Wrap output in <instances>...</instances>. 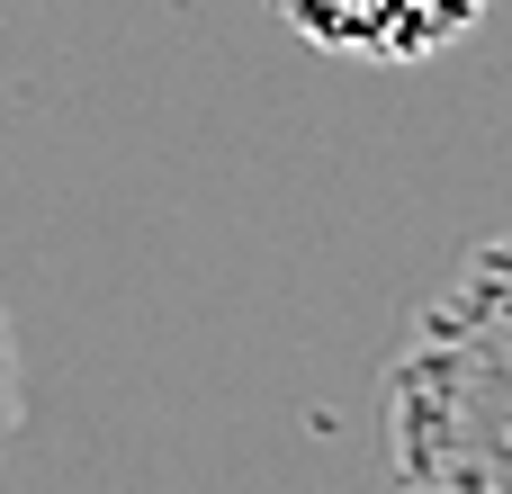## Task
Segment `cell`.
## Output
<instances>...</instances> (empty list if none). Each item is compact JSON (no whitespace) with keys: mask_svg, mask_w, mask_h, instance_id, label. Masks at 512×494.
I'll use <instances>...</instances> for the list:
<instances>
[{"mask_svg":"<svg viewBox=\"0 0 512 494\" xmlns=\"http://www.w3.org/2000/svg\"><path fill=\"white\" fill-rule=\"evenodd\" d=\"M396 494H512V234L477 243L387 360Z\"/></svg>","mask_w":512,"mask_h":494,"instance_id":"1","label":"cell"},{"mask_svg":"<svg viewBox=\"0 0 512 494\" xmlns=\"http://www.w3.org/2000/svg\"><path fill=\"white\" fill-rule=\"evenodd\" d=\"M315 54H360V63H423L459 45L486 0H270Z\"/></svg>","mask_w":512,"mask_h":494,"instance_id":"2","label":"cell"},{"mask_svg":"<svg viewBox=\"0 0 512 494\" xmlns=\"http://www.w3.org/2000/svg\"><path fill=\"white\" fill-rule=\"evenodd\" d=\"M18 423H27V396H18V333H9V306H0V450H9Z\"/></svg>","mask_w":512,"mask_h":494,"instance_id":"3","label":"cell"}]
</instances>
